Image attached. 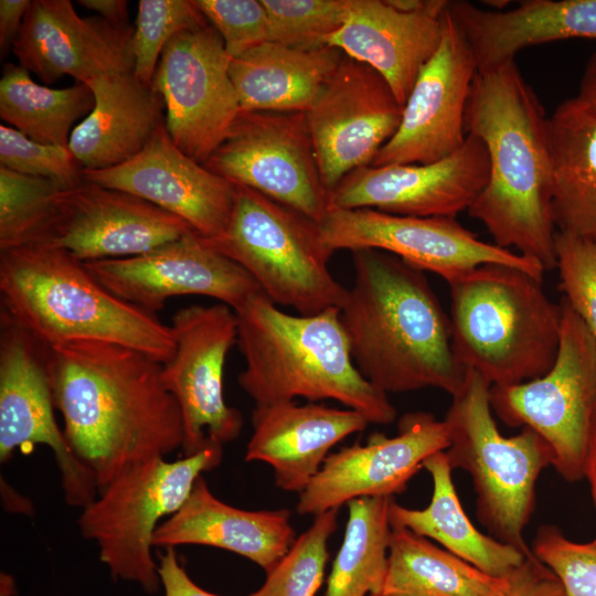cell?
<instances>
[{
    "label": "cell",
    "instance_id": "obj_1",
    "mask_svg": "<svg viewBox=\"0 0 596 596\" xmlns=\"http://www.w3.org/2000/svg\"><path fill=\"white\" fill-rule=\"evenodd\" d=\"M55 409L98 492L142 461L181 449V411L162 379V363L128 347L74 341L47 347Z\"/></svg>",
    "mask_w": 596,
    "mask_h": 596
},
{
    "label": "cell",
    "instance_id": "obj_2",
    "mask_svg": "<svg viewBox=\"0 0 596 596\" xmlns=\"http://www.w3.org/2000/svg\"><path fill=\"white\" fill-rule=\"evenodd\" d=\"M465 127L486 146L489 178L468 209L494 244L556 268L549 117L514 60L478 72Z\"/></svg>",
    "mask_w": 596,
    "mask_h": 596
},
{
    "label": "cell",
    "instance_id": "obj_3",
    "mask_svg": "<svg viewBox=\"0 0 596 596\" xmlns=\"http://www.w3.org/2000/svg\"><path fill=\"white\" fill-rule=\"evenodd\" d=\"M352 259L353 286L339 309L359 372L385 394L436 387L456 395L467 370L424 272L379 249L352 251Z\"/></svg>",
    "mask_w": 596,
    "mask_h": 596
},
{
    "label": "cell",
    "instance_id": "obj_4",
    "mask_svg": "<svg viewBox=\"0 0 596 596\" xmlns=\"http://www.w3.org/2000/svg\"><path fill=\"white\" fill-rule=\"evenodd\" d=\"M237 344L245 359L241 387L256 406L334 400L365 417L390 424L396 409L356 369L340 309L289 315L264 294L235 310Z\"/></svg>",
    "mask_w": 596,
    "mask_h": 596
},
{
    "label": "cell",
    "instance_id": "obj_5",
    "mask_svg": "<svg viewBox=\"0 0 596 596\" xmlns=\"http://www.w3.org/2000/svg\"><path fill=\"white\" fill-rule=\"evenodd\" d=\"M3 311L46 347L103 341L164 363L175 343L170 326L105 288L66 251L28 245L0 252Z\"/></svg>",
    "mask_w": 596,
    "mask_h": 596
},
{
    "label": "cell",
    "instance_id": "obj_6",
    "mask_svg": "<svg viewBox=\"0 0 596 596\" xmlns=\"http://www.w3.org/2000/svg\"><path fill=\"white\" fill-rule=\"evenodd\" d=\"M541 281L517 267L486 264L448 283L455 355L491 386L541 377L556 360L562 311Z\"/></svg>",
    "mask_w": 596,
    "mask_h": 596
},
{
    "label": "cell",
    "instance_id": "obj_7",
    "mask_svg": "<svg viewBox=\"0 0 596 596\" xmlns=\"http://www.w3.org/2000/svg\"><path fill=\"white\" fill-rule=\"evenodd\" d=\"M490 389L485 377L467 370L444 419L449 436L445 453L453 470L462 469L471 476L479 522L492 538L529 556L533 553L523 531L534 510L536 481L552 465V454L529 427L511 437L499 432Z\"/></svg>",
    "mask_w": 596,
    "mask_h": 596
},
{
    "label": "cell",
    "instance_id": "obj_8",
    "mask_svg": "<svg viewBox=\"0 0 596 596\" xmlns=\"http://www.w3.org/2000/svg\"><path fill=\"white\" fill-rule=\"evenodd\" d=\"M204 241L242 266L275 305L307 316L345 300L348 289L328 268L319 224L255 190L236 185L225 231Z\"/></svg>",
    "mask_w": 596,
    "mask_h": 596
},
{
    "label": "cell",
    "instance_id": "obj_9",
    "mask_svg": "<svg viewBox=\"0 0 596 596\" xmlns=\"http://www.w3.org/2000/svg\"><path fill=\"white\" fill-rule=\"evenodd\" d=\"M222 448L210 446L174 461L157 457L137 464L83 508L79 531L97 544L99 560L115 579L135 583L147 594L159 590L155 532L163 518L183 505L201 473L220 465Z\"/></svg>",
    "mask_w": 596,
    "mask_h": 596
},
{
    "label": "cell",
    "instance_id": "obj_10",
    "mask_svg": "<svg viewBox=\"0 0 596 596\" xmlns=\"http://www.w3.org/2000/svg\"><path fill=\"white\" fill-rule=\"evenodd\" d=\"M553 366L541 377L491 386V408L507 425L529 427L549 446L552 466L570 482L585 478L596 437V339L563 297Z\"/></svg>",
    "mask_w": 596,
    "mask_h": 596
},
{
    "label": "cell",
    "instance_id": "obj_11",
    "mask_svg": "<svg viewBox=\"0 0 596 596\" xmlns=\"http://www.w3.org/2000/svg\"><path fill=\"white\" fill-rule=\"evenodd\" d=\"M203 166L317 223L330 209L305 113L240 111Z\"/></svg>",
    "mask_w": 596,
    "mask_h": 596
},
{
    "label": "cell",
    "instance_id": "obj_12",
    "mask_svg": "<svg viewBox=\"0 0 596 596\" xmlns=\"http://www.w3.org/2000/svg\"><path fill=\"white\" fill-rule=\"evenodd\" d=\"M318 224L322 243L331 255L338 249H379L419 270L433 272L447 283L486 264L517 267L540 280L545 272L532 258L480 241L455 217L330 207Z\"/></svg>",
    "mask_w": 596,
    "mask_h": 596
},
{
    "label": "cell",
    "instance_id": "obj_13",
    "mask_svg": "<svg viewBox=\"0 0 596 596\" xmlns=\"http://www.w3.org/2000/svg\"><path fill=\"white\" fill-rule=\"evenodd\" d=\"M231 61L222 38L207 22L168 42L152 79L151 88L164 104L171 140L201 164L221 146L241 111L228 72Z\"/></svg>",
    "mask_w": 596,
    "mask_h": 596
},
{
    "label": "cell",
    "instance_id": "obj_14",
    "mask_svg": "<svg viewBox=\"0 0 596 596\" xmlns=\"http://www.w3.org/2000/svg\"><path fill=\"white\" fill-rule=\"evenodd\" d=\"M174 352L162 363V379L181 411L183 456L236 439L243 426L240 411L223 395L227 352L237 343L235 311L222 302L178 310L170 326Z\"/></svg>",
    "mask_w": 596,
    "mask_h": 596
},
{
    "label": "cell",
    "instance_id": "obj_15",
    "mask_svg": "<svg viewBox=\"0 0 596 596\" xmlns=\"http://www.w3.org/2000/svg\"><path fill=\"white\" fill-rule=\"evenodd\" d=\"M46 352V345L1 312L0 460L7 462L18 448L47 446L65 502L83 509L96 499L98 488L56 423Z\"/></svg>",
    "mask_w": 596,
    "mask_h": 596
},
{
    "label": "cell",
    "instance_id": "obj_16",
    "mask_svg": "<svg viewBox=\"0 0 596 596\" xmlns=\"http://www.w3.org/2000/svg\"><path fill=\"white\" fill-rule=\"evenodd\" d=\"M403 107L380 73L343 54L322 93L305 113L329 193L353 170L371 166L396 132Z\"/></svg>",
    "mask_w": 596,
    "mask_h": 596
},
{
    "label": "cell",
    "instance_id": "obj_17",
    "mask_svg": "<svg viewBox=\"0 0 596 596\" xmlns=\"http://www.w3.org/2000/svg\"><path fill=\"white\" fill-rule=\"evenodd\" d=\"M478 66L459 25L447 10L438 49L419 72L401 124L372 167L427 164L456 152L465 142V115Z\"/></svg>",
    "mask_w": 596,
    "mask_h": 596
},
{
    "label": "cell",
    "instance_id": "obj_18",
    "mask_svg": "<svg viewBox=\"0 0 596 596\" xmlns=\"http://www.w3.org/2000/svg\"><path fill=\"white\" fill-rule=\"evenodd\" d=\"M84 265L110 292L153 315L177 296L212 297L235 311L263 292L242 266L194 232L141 255Z\"/></svg>",
    "mask_w": 596,
    "mask_h": 596
},
{
    "label": "cell",
    "instance_id": "obj_19",
    "mask_svg": "<svg viewBox=\"0 0 596 596\" xmlns=\"http://www.w3.org/2000/svg\"><path fill=\"white\" fill-rule=\"evenodd\" d=\"M191 232L185 221L146 200L83 180L60 191L55 214L34 245L86 263L141 255Z\"/></svg>",
    "mask_w": 596,
    "mask_h": 596
},
{
    "label": "cell",
    "instance_id": "obj_20",
    "mask_svg": "<svg viewBox=\"0 0 596 596\" xmlns=\"http://www.w3.org/2000/svg\"><path fill=\"white\" fill-rule=\"evenodd\" d=\"M488 178L486 146L477 136L467 134L456 152L432 163L366 166L353 170L330 192V207L456 217L471 206Z\"/></svg>",
    "mask_w": 596,
    "mask_h": 596
},
{
    "label": "cell",
    "instance_id": "obj_21",
    "mask_svg": "<svg viewBox=\"0 0 596 596\" xmlns=\"http://www.w3.org/2000/svg\"><path fill=\"white\" fill-rule=\"evenodd\" d=\"M394 437L374 433L366 445L330 454L299 493L297 512L317 515L353 499L401 493L429 456L449 446L445 421L427 413L405 415Z\"/></svg>",
    "mask_w": 596,
    "mask_h": 596
},
{
    "label": "cell",
    "instance_id": "obj_22",
    "mask_svg": "<svg viewBox=\"0 0 596 596\" xmlns=\"http://www.w3.org/2000/svg\"><path fill=\"white\" fill-rule=\"evenodd\" d=\"M83 180L123 191L182 219L204 240L226 228L236 185L183 153L161 126L129 161L83 170Z\"/></svg>",
    "mask_w": 596,
    "mask_h": 596
},
{
    "label": "cell",
    "instance_id": "obj_23",
    "mask_svg": "<svg viewBox=\"0 0 596 596\" xmlns=\"http://www.w3.org/2000/svg\"><path fill=\"white\" fill-rule=\"evenodd\" d=\"M132 35L128 23L79 17L70 0H33L12 52L19 65L46 84L65 75L85 84L132 72Z\"/></svg>",
    "mask_w": 596,
    "mask_h": 596
},
{
    "label": "cell",
    "instance_id": "obj_24",
    "mask_svg": "<svg viewBox=\"0 0 596 596\" xmlns=\"http://www.w3.org/2000/svg\"><path fill=\"white\" fill-rule=\"evenodd\" d=\"M368 424L353 409L316 403L256 406L245 460L270 465L279 489L301 493L321 469L329 450Z\"/></svg>",
    "mask_w": 596,
    "mask_h": 596
},
{
    "label": "cell",
    "instance_id": "obj_25",
    "mask_svg": "<svg viewBox=\"0 0 596 596\" xmlns=\"http://www.w3.org/2000/svg\"><path fill=\"white\" fill-rule=\"evenodd\" d=\"M441 33L443 15L400 11L386 0H352L343 25L326 45L374 68L404 106Z\"/></svg>",
    "mask_w": 596,
    "mask_h": 596
},
{
    "label": "cell",
    "instance_id": "obj_26",
    "mask_svg": "<svg viewBox=\"0 0 596 596\" xmlns=\"http://www.w3.org/2000/svg\"><path fill=\"white\" fill-rule=\"evenodd\" d=\"M288 509L249 511L217 499L200 477L183 505L155 532L153 546L194 544L234 552L272 571L294 544Z\"/></svg>",
    "mask_w": 596,
    "mask_h": 596
},
{
    "label": "cell",
    "instance_id": "obj_27",
    "mask_svg": "<svg viewBox=\"0 0 596 596\" xmlns=\"http://www.w3.org/2000/svg\"><path fill=\"white\" fill-rule=\"evenodd\" d=\"M448 11L471 47L478 72L514 60L529 46L567 39L596 40V0H524L501 11L450 1Z\"/></svg>",
    "mask_w": 596,
    "mask_h": 596
},
{
    "label": "cell",
    "instance_id": "obj_28",
    "mask_svg": "<svg viewBox=\"0 0 596 596\" xmlns=\"http://www.w3.org/2000/svg\"><path fill=\"white\" fill-rule=\"evenodd\" d=\"M94 94L92 111L73 129L68 149L83 170H105L137 156L164 125V104L132 72L85 83Z\"/></svg>",
    "mask_w": 596,
    "mask_h": 596
},
{
    "label": "cell",
    "instance_id": "obj_29",
    "mask_svg": "<svg viewBox=\"0 0 596 596\" xmlns=\"http://www.w3.org/2000/svg\"><path fill=\"white\" fill-rule=\"evenodd\" d=\"M343 53L263 43L232 58L230 77L241 111L306 113L322 93Z\"/></svg>",
    "mask_w": 596,
    "mask_h": 596
},
{
    "label": "cell",
    "instance_id": "obj_30",
    "mask_svg": "<svg viewBox=\"0 0 596 596\" xmlns=\"http://www.w3.org/2000/svg\"><path fill=\"white\" fill-rule=\"evenodd\" d=\"M552 207L560 232L596 242V110L572 97L549 117Z\"/></svg>",
    "mask_w": 596,
    "mask_h": 596
},
{
    "label": "cell",
    "instance_id": "obj_31",
    "mask_svg": "<svg viewBox=\"0 0 596 596\" xmlns=\"http://www.w3.org/2000/svg\"><path fill=\"white\" fill-rule=\"evenodd\" d=\"M423 468L433 479L430 503L417 510L400 505L392 499L389 507L391 528L408 529L421 536L430 538L448 552L496 577L508 576L525 560L526 555L518 549L473 526L456 492L453 469L445 450L429 456L423 462Z\"/></svg>",
    "mask_w": 596,
    "mask_h": 596
},
{
    "label": "cell",
    "instance_id": "obj_32",
    "mask_svg": "<svg viewBox=\"0 0 596 596\" xmlns=\"http://www.w3.org/2000/svg\"><path fill=\"white\" fill-rule=\"evenodd\" d=\"M507 576L489 575L408 529L392 528L380 596H504Z\"/></svg>",
    "mask_w": 596,
    "mask_h": 596
},
{
    "label": "cell",
    "instance_id": "obj_33",
    "mask_svg": "<svg viewBox=\"0 0 596 596\" xmlns=\"http://www.w3.org/2000/svg\"><path fill=\"white\" fill-rule=\"evenodd\" d=\"M91 88L76 83L51 88L35 83L21 65L7 63L0 79V118L44 145L68 147L75 124L94 108Z\"/></svg>",
    "mask_w": 596,
    "mask_h": 596
},
{
    "label": "cell",
    "instance_id": "obj_34",
    "mask_svg": "<svg viewBox=\"0 0 596 596\" xmlns=\"http://www.w3.org/2000/svg\"><path fill=\"white\" fill-rule=\"evenodd\" d=\"M393 497L349 501L343 542L328 578L326 596H380L387 564Z\"/></svg>",
    "mask_w": 596,
    "mask_h": 596
},
{
    "label": "cell",
    "instance_id": "obj_35",
    "mask_svg": "<svg viewBox=\"0 0 596 596\" xmlns=\"http://www.w3.org/2000/svg\"><path fill=\"white\" fill-rule=\"evenodd\" d=\"M63 189L53 180L0 167V252L36 244Z\"/></svg>",
    "mask_w": 596,
    "mask_h": 596
},
{
    "label": "cell",
    "instance_id": "obj_36",
    "mask_svg": "<svg viewBox=\"0 0 596 596\" xmlns=\"http://www.w3.org/2000/svg\"><path fill=\"white\" fill-rule=\"evenodd\" d=\"M338 511L315 515L309 529L267 573L263 586L249 596H315L323 582L328 540L337 529Z\"/></svg>",
    "mask_w": 596,
    "mask_h": 596
},
{
    "label": "cell",
    "instance_id": "obj_37",
    "mask_svg": "<svg viewBox=\"0 0 596 596\" xmlns=\"http://www.w3.org/2000/svg\"><path fill=\"white\" fill-rule=\"evenodd\" d=\"M206 23L193 0H140L132 35L134 76L151 87L168 42L184 30Z\"/></svg>",
    "mask_w": 596,
    "mask_h": 596
},
{
    "label": "cell",
    "instance_id": "obj_38",
    "mask_svg": "<svg viewBox=\"0 0 596 596\" xmlns=\"http://www.w3.org/2000/svg\"><path fill=\"white\" fill-rule=\"evenodd\" d=\"M269 19V42L313 49L344 23L352 0H262Z\"/></svg>",
    "mask_w": 596,
    "mask_h": 596
},
{
    "label": "cell",
    "instance_id": "obj_39",
    "mask_svg": "<svg viewBox=\"0 0 596 596\" xmlns=\"http://www.w3.org/2000/svg\"><path fill=\"white\" fill-rule=\"evenodd\" d=\"M0 167L50 179L66 189L83 181V168L68 147L38 142L7 125H0Z\"/></svg>",
    "mask_w": 596,
    "mask_h": 596
},
{
    "label": "cell",
    "instance_id": "obj_40",
    "mask_svg": "<svg viewBox=\"0 0 596 596\" xmlns=\"http://www.w3.org/2000/svg\"><path fill=\"white\" fill-rule=\"evenodd\" d=\"M533 555L560 579L565 596H596V545L566 539L555 525L535 533Z\"/></svg>",
    "mask_w": 596,
    "mask_h": 596
},
{
    "label": "cell",
    "instance_id": "obj_41",
    "mask_svg": "<svg viewBox=\"0 0 596 596\" xmlns=\"http://www.w3.org/2000/svg\"><path fill=\"white\" fill-rule=\"evenodd\" d=\"M555 253L560 289L596 339V242L557 231Z\"/></svg>",
    "mask_w": 596,
    "mask_h": 596
},
{
    "label": "cell",
    "instance_id": "obj_42",
    "mask_svg": "<svg viewBox=\"0 0 596 596\" xmlns=\"http://www.w3.org/2000/svg\"><path fill=\"white\" fill-rule=\"evenodd\" d=\"M235 58L269 42V19L262 0H193Z\"/></svg>",
    "mask_w": 596,
    "mask_h": 596
},
{
    "label": "cell",
    "instance_id": "obj_43",
    "mask_svg": "<svg viewBox=\"0 0 596 596\" xmlns=\"http://www.w3.org/2000/svg\"><path fill=\"white\" fill-rule=\"evenodd\" d=\"M504 596H565L556 575L533 554L507 576Z\"/></svg>",
    "mask_w": 596,
    "mask_h": 596
},
{
    "label": "cell",
    "instance_id": "obj_44",
    "mask_svg": "<svg viewBox=\"0 0 596 596\" xmlns=\"http://www.w3.org/2000/svg\"><path fill=\"white\" fill-rule=\"evenodd\" d=\"M158 574L164 596H219L198 586L180 565L174 547L158 556Z\"/></svg>",
    "mask_w": 596,
    "mask_h": 596
},
{
    "label": "cell",
    "instance_id": "obj_45",
    "mask_svg": "<svg viewBox=\"0 0 596 596\" xmlns=\"http://www.w3.org/2000/svg\"><path fill=\"white\" fill-rule=\"evenodd\" d=\"M31 4L29 0H1L0 1V49L1 52L12 46L26 11Z\"/></svg>",
    "mask_w": 596,
    "mask_h": 596
},
{
    "label": "cell",
    "instance_id": "obj_46",
    "mask_svg": "<svg viewBox=\"0 0 596 596\" xmlns=\"http://www.w3.org/2000/svg\"><path fill=\"white\" fill-rule=\"evenodd\" d=\"M77 3L109 22L127 23L128 2L126 0H78Z\"/></svg>",
    "mask_w": 596,
    "mask_h": 596
},
{
    "label": "cell",
    "instance_id": "obj_47",
    "mask_svg": "<svg viewBox=\"0 0 596 596\" xmlns=\"http://www.w3.org/2000/svg\"><path fill=\"white\" fill-rule=\"evenodd\" d=\"M576 97L596 110V52L589 56L585 65Z\"/></svg>",
    "mask_w": 596,
    "mask_h": 596
},
{
    "label": "cell",
    "instance_id": "obj_48",
    "mask_svg": "<svg viewBox=\"0 0 596 596\" xmlns=\"http://www.w3.org/2000/svg\"><path fill=\"white\" fill-rule=\"evenodd\" d=\"M585 478L588 480L590 486L592 498L596 509V437L592 444L585 470ZM596 545V538L592 541Z\"/></svg>",
    "mask_w": 596,
    "mask_h": 596
},
{
    "label": "cell",
    "instance_id": "obj_49",
    "mask_svg": "<svg viewBox=\"0 0 596 596\" xmlns=\"http://www.w3.org/2000/svg\"><path fill=\"white\" fill-rule=\"evenodd\" d=\"M485 3L492 8H496L494 11H501V9L504 8L509 3V1H485Z\"/></svg>",
    "mask_w": 596,
    "mask_h": 596
},
{
    "label": "cell",
    "instance_id": "obj_50",
    "mask_svg": "<svg viewBox=\"0 0 596 596\" xmlns=\"http://www.w3.org/2000/svg\"><path fill=\"white\" fill-rule=\"evenodd\" d=\"M370 596H374V595H370Z\"/></svg>",
    "mask_w": 596,
    "mask_h": 596
}]
</instances>
